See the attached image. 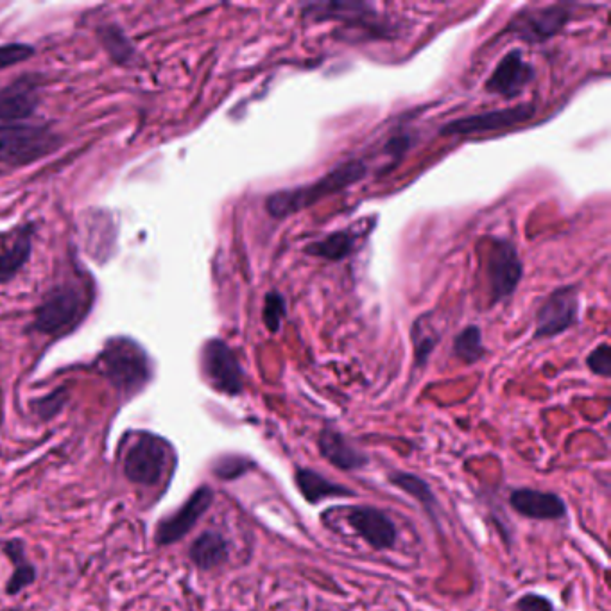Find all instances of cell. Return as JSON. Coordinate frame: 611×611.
I'll list each match as a JSON object with an SVG mask.
<instances>
[{"label":"cell","instance_id":"cell-1","mask_svg":"<svg viewBox=\"0 0 611 611\" xmlns=\"http://www.w3.org/2000/svg\"><path fill=\"white\" fill-rule=\"evenodd\" d=\"M366 174H368V167L364 162L348 160L309 185L276 190L275 194H271L266 199L267 212L275 219L291 217L305 208L316 205L321 199L330 198L337 192H343L353 183L361 181Z\"/></svg>","mask_w":611,"mask_h":611},{"label":"cell","instance_id":"cell-2","mask_svg":"<svg viewBox=\"0 0 611 611\" xmlns=\"http://www.w3.org/2000/svg\"><path fill=\"white\" fill-rule=\"evenodd\" d=\"M173 448L155 434H138L124 454L122 468L128 481L156 488L169 477L173 470Z\"/></svg>","mask_w":611,"mask_h":611},{"label":"cell","instance_id":"cell-3","mask_svg":"<svg viewBox=\"0 0 611 611\" xmlns=\"http://www.w3.org/2000/svg\"><path fill=\"white\" fill-rule=\"evenodd\" d=\"M104 373L124 395H135L151 377L144 350L130 339H117L103 353Z\"/></svg>","mask_w":611,"mask_h":611},{"label":"cell","instance_id":"cell-4","mask_svg":"<svg viewBox=\"0 0 611 611\" xmlns=\"http://www.w3.org/2000/svg\"><path fill=\"white\" fill-rule=\"evenodd\" d=\"M303 17L327 22L337 20L348 27H359L368 38H386L389 26L380 20V13L370 2L362 0H339V2H307L303 4Z\"/></svg>","mask_w":611,"mask_h":611},{"label":"cell","instance_id":"cell-5","mask_svg":"<svg viewBox=\"0 0 611 611\" xmlns=\"http://www.w3.org/2000/svg\"><path fill=\"white\" fill-rule=\"evenodd\" d=\"M60 146L58 137L40 126H0V162L26 165Z\"/></svg>","mask_w":611,"mask_h":611},{"label":"cell","instance_id":"cell-6","mask_svg":"<svg viewBox=\"0 0 611 611\" xmlns=\"http://www.w3.org/2000/svg\"><path fill=\"white\" fill-rule=\"evenodd\" d=\"M579 321V289L560 287L542 303L536 314V339H552L565 334Z\"/></svg>","mask_w":611,"mask_h":611},{"label":"cell","instance_id":"cell-7","mask_svg":"<svg viewBox=\"0 0 611 611\" xmlns=\"http://www.w3.org/2000/svg\"><path fill=\"white\" fill-rule=\"evenodd\" d=\"M534 115H536L534 104H517V106H511V108L479 113V115H472V117H463V119L447 122L439 130V133L443 137H450V135L466 137V135H482V133L504 131L531 121Z\"/></svg>","mask_w":611,"mask_h":611},{"label":"cell","instance_id":"cell-8","mask_svg":"<svg viewBox=\"0 0 611 611\" xmlns=\"http://www.w3.org/2000/svg\"><path fill=\"white\" fill-rule=\"evenodd\" d=\"M201 357L203 373L214 389L224 395H241L244 389V373L241 362L230 346L221 339H212L203 348Z\"/></svg>","mask_w":611,"mask_h":611},{"label":"cell","instance_id":"cell-9","mask_svg":"<svg viewBox=\"0 0 611 611\" xmlns=\"http://www.w3.org/2000/svg\"><path fill=\"white\" fill-rule=\"evenodd\" d=\"M524 276V264L518 257L513 242L497 239L491 244L488 260V280H490L491 302H504L517 291Z\"/></svg>","mask_w":611,"mask_h":611},{"label":"cell","instance_id":"cell-10","mask_svg":"<svg viewBox=\"0 0 611 611\" xmlns=\"http://www.w3.org/2000/svg\"><path fill=\"white\" fill-rule=\"evenodd\" d=\"M85 309L87 302L74 287H58L42 303V307L38 310L36 325L44 332L58 334L61 330L76 325V321L83 316Z\"/></svg>","mask_w":611,"mask_h":611},{"label":"cell","instance_id":"cell-11","mask_svg":"<svg viewBox=\"0 0 611 611\" xmlns=\"http://www.w3.org/2000/svg\"><path fill=\"white\" fill-rule=\"evenodd\" d=\"M570 20L568 6H547V8L524 9L511 20L509 31L522 36L529 42H545L558 35Z\"/></svg>","mask_w":611,"mask_h":611},{"label":"cell","instance_id":"cell-12","mask_svg":"<svg viewBox=\"0 0 611 611\" xmlns=\"http://www.w3.org/2000/svg\"><path fill=\"white\" fill-rule=\"evenodd\" d=\"M214 502V491L203 486L192 493L183 506L174 515L165 518L156 529V543L158 545H171L180 542L198 524L199 518L207 513V509Z\"/></svg>","mask_w":611,"mask_h":611},{"label":"cell","instance_id":"cell-13","mask_svg":"<svg viewBox=\"0 0 611 611\" xmlns=\"http://www.w3.org/2000/svg\"><path fill=\"white\" fill-rule=\"evenodd\" d=\"M534 76L536 74H534L533 65L524 60V54L520 49H513L497 63V67L491 72L490 78L486 81V90L490 94L513 99L524 92L525 87L533 81Z\"/></svg>","mask_w":611,"mask_h":611},{"label":"cell","instance_id":"cell-14","mask_svg":"<svg viewBox=\"0 0 611 611\" xmlns=\"http://www.w3.org/2000/svg\"><path fill=\"white\" fill-rule=\"evenodd\" d=\"M348 522L377 551L391 549L396 543V529L384 511L357 506L348 511Z\"/></svg>","mask_w":611,"mask_h":611},{"label":"cell","instance_id":"cell-15","mask_svg":"<svg viewBox=\"0 0 611 611\" xmlns=\"http://www.w3.org/2000/svg\"><path fill=\"white\" fill-rule=\"evenodd\" d=\"M509 502L517 513L534 520H558L567 515V506L556 493L524 488L513 491Z\"/></svg>","mask_w":611,"mask_h":611},{"label":"cell","instance_id":"cell-16","mask_svg":"<svg viewBox=\"0 0 611 611\" xmlns=\"http://www.w3.org/2000/svg\"><path fill=\"white\" fill-rule=\"evenodd\" d=\"M38 87L31 78H22L0 90V121H20L35 112Z\"/></svg>","mask_w":611,"mask_h":611},{"label":"cell","instance_id":"cell-17","mask_svg":"<svg viewBox=\"0 0 611 611\" xmlns=\"http://www.w3.org/2000/svg\"><path fill=\"white\" fill-rule=\"evenodd\" d=\"M321 454L328 463L341 468V470H357L368 463V457L361 454L352 443L334 429H325L319 438Z\"/></svg>","mask_w":611,"mask_h":611},{"label":"cell","instance_id":"cell-18","mask_svg":"<svg viewBox=\"0 0 611 611\" xmlns=\"http://www.w3.org/2000/svg\"><path fill=\"white\" fill-rule=\"evenodd\" d=\"M226 558H228V543L221 534L214 531L201 534L190 547V560L203 570L219 567Z\"/></svg>","mask_w":611,"mask_h":611},{"label":"cell","instance_id":"cell-19","mask_svg":"<svg viewBox=\"0 0 611 611\" xmlns=\"http://www.w3.org/2000/svg\"><path fill=\"white\" fill-rule=\"evenodd\" d=\"M355 241H357V233L352 232V228H348L341 232L330 233L321 241L312 242L305 248V253H309L312 257H319V259L337 262V260H343L348 255H352Z\"/></svg>","mask_w":611,"mask_h":611},{"label":"cell","instance_id":"cell-20","mask_svg":"<svg viewBox=\"0 0 611 611\" xmlns=\"http://www.w3.org/2000/svg\"><path fill=\"white\" fill-rule=\"evenodd\" d=\"M296 484L303 493V497L309 502H319V500L328 499V497H348L352 495V491L339 486L332 481L325 479L318 472H312L307 468H300L296 472Z\"/></svg>","mask_w":611,"mask_h":611},{"label":"cell","instance_id":"cell-21","mask_svg":"<svg viewBox=\"0 0 611 611\" xmlns=\"http://www.w3.org/2000/svg\"><path fill=\"white\" fill-rule=\"evenodd\" d=\"M411 339H413L414 346V364L422 368L427 364L431 353L438 345L441 332H438V327L432 323L431 316L423 314L422 318L414 321L413 328H411Z\"/></svg>","mask_w":611,"mask_h":611},{"label":"cell","instance_id":"cell-22","mask_svg":"<svg viewBox=\"0 0 611 611\" xmlns=\"http://www.w3.org/2000/svg\"><path fill=\"white\" fill-rule=\"evenodd\" d=\"M6 552H8L9 558H11L13 565H15L13 576H11L8 583V594H18V592H22L26 586L31 585L35 581V567L26 560L22 543H8L6 545Z\"/></svg>","mask_w":611,"mask_h":611},{"label":"cell","instance_id":"cell-23","mask_svg":"<svg viewBox=\"0 0 611 611\" xmlns=\"http://www.w3.org/2000/svg\"><path fill=\"white\" fill-rule=\"evenodd\" d=\"M29 251H31V242H29L27 233L18 235L17 241L6 250L0 251V282L9 280L20 267L26 264Z\"/></svg>","mask_w":611,"mask_h":611},{"label":"cell","instance_id":"cell-24","mask_svg":"<svg viewBox=\"0 0 611 611\" xmlns=\"http://www.w3.org/2000/svg\"><path fill=\"white\" fill-rule=\"evenodd\" d=\"M484 353H486V348L482 345L481 328L475 325L466 327L454 339V355L461 361L474 364V362L481 361Z\"/></svg>","mask_w":611,"mask_h":611},{"label":"cell","instance_id":"cell-25","mask_svg":"<svg viewBox=\"0 0 611 611\" xmlns=\"http://www.w3.org/2000/svg\"><path fill=\"white\" fill-rule=\"evenodd\" d=\"M389 481L391 484L398 486L400 490L413 495L414 499L418 502H422L425 508L432 509L438 502L436 497L432 493L431 486L427 482L420 479L418 475L407 474V472H395V474L389 475Z\"/></svg>","mask_w":611,"mask_h":611},{"label":"cell","instance_id":"cell-26","mask_svg":"<svg viewBox=\"0 0 611 611\" xmlns=\"http://www.w3.org/2000/svg\"><path fill=\"white\" fill-rule=\"evenodd\" d=\"M262 316H264V325L267 330L276 334L287 316V303H285L284 296L276 291L267 293Z\"/></svg>","mask_w":611,"mask_h":611},{"label":"cell","instance_id":"cell-27","mask_svg":"<svg viewBox=\"0 0 611 611\" xmlns=\"http://www.w3.org/2000/svg\"><path fill=\"white\" fill-rule=\"evenodd\" d=\"M251 468V463L246 457L228 456L223 457L216 465V475L221 479H237L242 474H246Z\"/></svg>","mask_w":611,"mask_h":611},{"label":"cell","instance_id":"cell-28","mask_svg":"<svg viewBox=\"0 0 611 611\" xmlns=\"http://www.w3.org/2000/svg\"><path fill=\"white\" fill-rule=\"evenodd\" d=\"M588 368L594 371L595 375H601V377H610L611 373V350L608 343H603L601 346H597L594 352L588 355L586 359Z\"/></svg>","mask_w":611,"mask_h":611},{"label":"cell","instance_id":"cell-29","mask_svg":"<svg viewBox=\"0 0 611 611\" xmlns=\"http://www.w3.org/2000/svg\"><path fill=\"white\" fill-rule=\"evenodd\" d=\"M29 56H33V49L29 45H4V47H0V70L22 63Z\"/></svg>","mask_w":611,"mask_h":611},{"label":"cell","instance_id":"cell-30","mask_svg":"<svg viewBox=\"0 0 611 611\" xmlns=\"http://www.w3.org/2000/svg\"><path fill=\"white\" fill-rule=\"evenodd\" d=\"M518 611H554L551 601L542 595L527 594L518 601Z\"/></svg>","mask_w":611,"mask_h":611}]
</instances>
